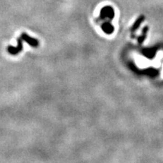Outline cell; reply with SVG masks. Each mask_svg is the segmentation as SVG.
Wrapping results in <instances>:
<instances>
[{
	"label": "cell",
	"mask_w": 163,
	"mask_h": 163,
	"mask_svg": "<svg viewBox=\"0 0 163 163\" xmlns=\"http://www.w3.org/2000/svg\"><path fill=\"white\" fill-rule=\"evenodd\" d=\"M137 64L140 66H141V67H143V66H147L150 64V62H149V60L140 57H139V58H137Z\"/></svg>",
	"instance_id": "cell-3"
},
{
	"label": "cell",
	"mask_w": 163,
	"mask_h": 163,
	"mask_svg": "<svg viewBox=\"0 0 163 163\" xmlns=\"http://www.w3.org/2000/svg\"><path fill=\"white\" fill-rule=\"evenodd\" d=\"M23 50V40L22 38H17V45L16 47L11 46V45H9L8 47V51L10 54L11 55H16V54H19L20 51Z\"/></svg>",
	"instance_id": "cell-1"
},
{
	"label": "cell",
	"mask_w": 163,
	"mask_h": 163,
	"mask_svg": "<svg viewBox=\"0 0 163 163\" xmlns=\"http://www.w3.org/2000/svg\"><path fill=\"white\" fill-rule=\"evenodd\" d=\"M161 75H162V77H163V69H162V74H161Z\"/></svg>",
	"instance_id": "cell-5"
},
{
	"label": "cell",
	"mask_w": 163,
	"mask_h": 163,
	"mask_svg": "<svg viewBox=\"0 0 163 163\" xmlns=\"http://www.w3.org/2000/svg\"><path fill=\"white\" fill-rule=\"evenodd\" d=\"M162 57H163V54H162V53L161 52H159L158 53V54H157V57H156V59L157 60H161V58H162Z\"/></svg>",
	"instance_id": "cell-4"
},
{
	"label": "cell",
	"mask_w": 163,
	"mask_h": 163,
	"mask_svg": "<svg viewBox=\"0 0 163 163\" xmlns=\"http://www.w3.org/2000/svg\"><path fill=\"white\" fill-rule=\"evenodd\" d=\"M20 38H22L23 41L26 42L28 45H29L32 47H37L38 45V40L36 39L35 38H32V37L29 36L28 34L23 32L20 35Z\"/></svg>",
	"instance_id": "cell-2"
}]
</instances>
